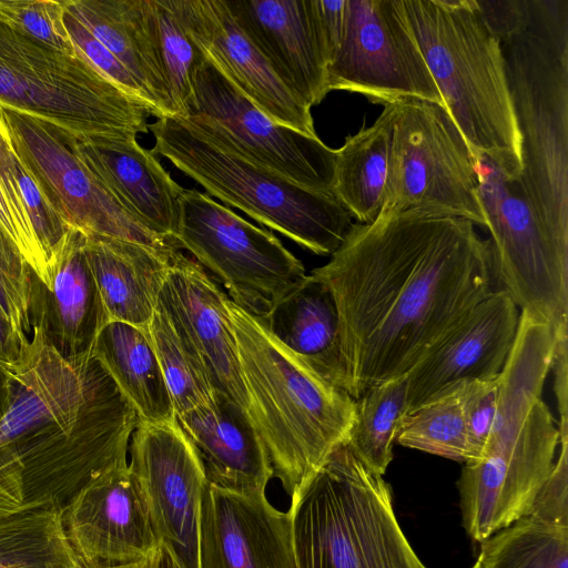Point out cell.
<instances>
[{
    "label": "cell",
    "mask_w": 568,
    "mask_h": 568,
    "mask_svg": "<svg viewBox=\"0 0 568 568\" xmlns=\"http://www.w3.org/2000/svg\"><path fill=\"white\" fill-rule=\"evenodd\" d=\"M336 304L343 389L407 375L495 288L490 240L468 220L383 210L353 223L329 261L312 271Z\"/></svg>",
    "instance_id": "1"
},
{
    "label": "cell",
    "mask_w": 568,
    "mask_h": 568,
    "mask_svg": "<svg viewBox=\"0 0 568 568\" xmlns=\"http://www.w3.org/2000/svg\"><path fill=\"white\" fill-rule=\"evenodd\" d=\"M555 345L550 326L521 311L498 376L491 430L480 456L465 463L457 483L463 526L475 541L528 514L554 469L560 432L541 392Z\"/></svg>",
    "instance_id": "2"
},
{
    "label": "cell",
    "mask_w": 568,
    "mask_h": 568,
    "mask_svg": "<svg viewBox=\"0 0 568 568\" xmlns=\"http://www.w3.org/2000/svg\"><path fill=\"white\" fill-rule=\"evenodd\" d=\"M227 310L254 425L273 476L292 495L346 440L355 419V399L231 298Z\"/></svg>",
    "instance_id": "3"
},
{
    "label": "cell",
    "mask_w": 568,
    "mask_h": 568,
    "mask_svg": "<svg viewBox=\"0 0 568 568\" xmlns=\"http://www.w3.org/2000/svg\"><path fill=\"white\" fill-rule=\"evenodd\" d=\"M500 47L520 139L517 183L568 256V0H529L526 26Z\"/></svg>",
    "instance_id": "4"
},
{
    "label": "cell",
    "mask_w": 568,
    "mask_h": 568,
    "mask_svg": "<svg viewBox=\"0 0 568 568\" xmlns=\"http://www.w3.org/2000/svg\"><path fill=\"white\" fill-rule=\"evenodd\" d=\"M402 6L444 108L473 156H486L517 182L520 139L505 60L476 0H402Z\"/></svg>",
    "instance_id": "5"
},
{
    "label": "cell",
    "mask_w": 568,
    "mask_h": 568,
    "mask_svg": "<svg viewBox=\"0 0 568 568\" xmlns=\"http://www.w3.org/2000/svg\"><path fill=\"white\" fill-rule=\"evenodd\" d=\"M154 154L166 158L206 192L317 255H332L352 215L334 194L302 186L184 118L149 125Z\"/></svg>",
    "instance_id": "6"
},
{
    "label": "cell",
    "mask_w": 568,
    "mask_h": 568,
    "mask_svg": "<svg viewBox=\"0 0 568 568\" xmlns=\"http://www.w3.org/2000/svg\"><path fill=\"white\" fill-rule=\"evenodd\" d=\"M291 496L298 568H427L396 519L389 485L345 442Z\"/></svg>",
    "instance_id": "7"
},
{
    "label": "cell",
    "mask_w": 568,
    "mask_h": 568,
    "mask_svg": "<svg viewBox=\"0 0 568 568\" xmlns=\"http://www.w3.org/2000/svg\"><path fill=\"white\" fill-rule=\"evenodd\" d=\"M0 104L48 120L75 135L123 136L149 131L144 106L79 52L53 49L1 19Z\"/></svg>",
    "instance_id": "8"
},
{
    "label": "cell",
    "mask_w": 568,
    "mask_h": 568,
    "mask_svg": "<svg viewBox=\"0 0 568 568\" xmlns=\"http://www.w3.org/2000/svg\"><path fill=\"white\" fill-rule=\"evenodd\" d=\"M389 104L392 141L383 210L460 217L486 226L474 156L446 109L422 99Z\"/></svg>",
    "instance_id": "9"
},
{
    "label": "cell",
    "mask_w": 568,
    "mask_h": 568,
    "mask_svg": "<svg viewBox=\"0 0 568 568\" xmlns=\"http://www.w3.org/2000/svg\"><path fill=\"white\" fill-rule=\"evenodd\" d=\"M178 209V247L189 251L252 315L264 316L306 276L302 262L272 232L210 195L183 189Z\"/></svg>",
    "instance_id": "10"
},
{
    "label": "cell",
    "mask_w": 568,
    "mask_h": 568,
    "mask_svg": "<svg viewBox=\"0 0 568 568\" xmlns=\"http://www.w3.org/2000/svg\"><path fill=\"white\" fill-rule=\"evenodd\" d=\"M135 409L98 366L77 419L59 426L18 457L23 507L60 510L88 483L128 463Z\"/></svg>",
    "instance_id": "11"
},
{
    "label": "cell",
    "mask_w": 568,
    "mask_h": 568,
    "mask_svg": "<svg viewBox=\"0 0 568 568\" xmlns=\"http://www.w3.org/2000/svg\"><path fill=\"white\" fill-rule=\"evenodd\" d=\"M478 195L491 234L497 277L515 304L545 321L555 347L567 345L568 256L549 241L516 181L474 156Z\"/></svg>",
    "instance_id": "12"
},
{
    "label": "cell",
    "mask_w": 568,
    "mask_h": 568,
    "mask_svg": "<svg viewBox=\"0 0 568 568\" xmlns=\"http://www.w3.org/2000/svg\"><path fill=\"white\" fill-rule=\"evenodd\" d=\"M16 152L54 212L85 235L180 251L130 213L87 166L73 145V133L38 116L0 104Z\"/></svg>",
    "instance_id": "13"
},
{
    "label": "cell",
    "mask_w": 568,
    "mask_h": 568,
    "mask_svg": "<svg viewBox=\"0 0 568 568\" xmlns=\"http://www.w3.org/2000/svg\"><path fill=\"white\" fill-rule=\"evenodd\" d=\"M388 104L422 99L444 106L405 17L402 0H345L327 69V91Z\"/></svg>",
    "instance_id": "14"
},
{
    "label": "cell",
    "mask_w": 568,
    "mask_h": 568,
    "mask_svg": "<svg viewBox=\"0 0 568 568\" xmlns=\"http://www.w3.org/2000/svg\"><path fill=\"white\" fill-rule=\"evenodd\" d=\"M184 119L293 182L334 194L336 150L318 136L275 123L206 53L194 70L193 95Z\"/></svg>",
    "instance_id": "15"
},
{
    "label": "cell",
    "mask_w": 568,
    "mask_h": 568,
    "mask_svg": "<svg viewBox=\"0 0 568 568\" xmlns=\"http://www.w3.org/2000/svg\"><path fill=\"white\" fill-rule=\"evenodd\" d=\"M130 468L145 494L161 545L181 568H200L204 487L202 462L176 419L139 423L130 440Z\"/></svg>",
    "instance_id": "16"
},
{
    "label": "cell",
    "mask_w": 568,
    "mask_h": 568,
    "mask_svg": "<svg viewBox=\"0 0 568 568\" xmlns=\"http://www.w3.org/2000/svg\"><path fill=\"white\" fill-rule=\"evenodd\" d=\"M59 513L84 568L136 564L160 545L145 494L128 463L92 479Z\"/></svg>",
    "instance_id": "17"
},
{
    "label": "cell",
    "mask_w": 568,
    "mask_h": 568,
    "mask_svg": "<svg viewBox=\"0 0 568 568\" xmlns=\"http://www.w3.org/2000/svg\"><path fill=\"white\" fill-rule=\"evenodd\" d=\"M518 306L497 288L480 301L407 373L406 412L497 378L514 345Z\"/></svg>",
    "instance_id": "18"
},
{
    "label": "cell",
    "mask_w": 568,
    "mask_h": 568,
    "mask_svg": "<svg viewBox=\"0 0 568 568\" xmlns=\"http://www.w3.org/2000/svg\"><path fill=\"white\" fill-rule=\"evenodd\" d=\"M235 22L310 109L327 91L329 47L317 0H224Z\"/></svg>",
    "instance_id": "19"
},
{
    "label": "cell",
    "mask_w": 568,
    "mask_h": 568,
    "mask_svg": "<svg viewBox=\"0 0 568 568\" xmlns=\"http://www.w3.org/2000/svg\"><path fill=\"white\" fill-rule=\"evenodd\" d=\"M195 44L271 120L317 136L311 109L275 73L224 0H172Z\"/></svg>",
    "instance_id": "20"
},
{
    "label": "cell",
    "mask_w": 568,
    "mask_h": 568,
    "mask_svg": "<svg viewBox=\"0 0 568 568\" xmlns=\"http://www.w3.org/2000/svg\"><path fill=\"white\" fill-rule=\"evenodd\" d=\"M200 568H298L290 513L264 494L242 495L206 483L201 506Z\"/></svg>",
    "instance_id": "21"
},
{
    "label": "cell",
    "mask_w": 568,
    "mask_h": 568,
    "mask_svg": "<svg viewBox=\"0 0 568 568\" xmlns=\"http://www.w3.org/2000/svg\"><path fill=\"white\" fill-rule=\"evenodd\" d=\"M229 298L196 261L180 251L173 255L159 302L186 332L216 392L235 403L253 422L229 316Z\"/></svg>",
    "instance_id": "22"
},
{
    "label": "cell",
    "mask_w": 568,
    "mask_h": 568,
    "mask_svg": "<svg viewBox=\"0 0 568 568\" xmlns=\"http://www.w3.org/2000/svg\"><path fill=\"white\" fill-rule=\"evenodd\" d=\"M85 234L71 229L45 286L31 272L30 323L67 359L92 355L94 342L108 324L84 253Z\"/></svg>",
    "instance_id": "23"
},
{
    "label": "cell",
    "mask_w": 568,
    "mask_h": 568,
    "mask_svg": "<svg viewBox=\"0 0 568 568\" xmlns=\"http://www.w3.org/2000/svg\"><path fill=\"white\" fill-rule=\"evenodd\" d=\"M73 145L87 166L130 213L176 245L178 201L183 187L151 150L138 143L136 135L73 134Z\"/></svg>",
    "instance_id": "24"
},
{
    "label": "cell",
    "mask_w": 568,
    "mask_h": 568,
    "mask_svg": "<svg viewBox=\"0 0 568 568\" xmlns=\"http://www.w3.org/2000/svg\"><path fill=\"white\" fill-rule=\"evenodd\" d=\"M210 485L242 495L264 494L273 469L252 419L230 398L214 399L178 415Z\"/></svg>",
    "instance_id": "25"
},
{
    "label": "cell",
    "mask_w": 568,
    "mask_h": 568,
    "mask_svg": "<svg viewBox=\"0 0 568 568\" xmlns=\"http://www.w3.org/2000/svg\"><path fill=\"white\" fill-rule=\"evenodd\" d=\"M65 9L130 72L149 114L158 119L173 116L152 0H65Z\"/></svg>",
    "instance_id": "26"
},
{
    "label": "cell",
    "mask_w": 568,
    "mask_h": 568,
    "mask_svg": "<svg viewBox=\"0 0 568 568\" xmlns=\"http://www.w3.org/2000/svg\"><path fill=\"white\" fill-rule=\"evenodd\" d=\"M532 508L480 544V568H568V437Z\"/></svg>",
    "instance_id": "27"
},
{
    "label": "cell",
    "mask_w": 568,
    "mask_h": 568,
    "mask_svg": "<svg viewBox=\"0 0 568 568\" xmlns=\"http://www.w3.org/2000/svg\"><path fill=\"white\" fill-rule=\"evenodd\" d=\"M176 252H163L113 237L85 235L84 253L108 323L148 327Z\"/></svg>",
    "instance_id": "28"
},
{
    "label": "cell",
    "mask_w": 568,
    "mask_h": 568,
    "mask_svg": "<svg viewBox=\"0 0 568 568\" xmlns=\"http://www.w3.org/2000/svg\"><path fill=\"white\" fill-rule=\"evenodd\" d=\"M257 318L294 355L343 389L338 313L324 283L306 275Z\"/></svg>",
    "instance_id": "29"
},
{
    "label": "cell",
    "mask_w": 568,
    "mask_h": 568,
    "mask_svg": "<svg viewBox=\"0 0 568 568\" xmlns=\"http://www.w3.org/2000/svg\"><path fill=\"white\" fill-rule=\"evenodd\" d=\"M92 356L135 409L139 423L159 424L176 419L146 327L108 323L94 342Z\"/></svg>",
    "instance_id": "30"
},
{
    "label": "cell",
    "mask_w": 568,
    "mask_h": 568,
    "mask_svg": "<svg viewBox=\"0 0 568 568\" xmlns=\"http://www.w3.org/2000/svg\"><path fill=\"white\" fill-rule=\"evenodd\" d=\"M0 185L14 217L19 248L49 286L57 256L71 230L45 200L20 159L0 115Z\"/></svg>",
    "instance_id": "31"
},
{
    "label": "cell",
    "mask_w": 568,
    "mask_h": 568,
    "mask_svg": "<svg viewBox=\"0 0 568 568\" xmlns=\"http://www.w3.org/2000/svg\"><path fill=\"white\" fill-rule=\"evenodd\" d=\"M390 141L388 103L373 125L348 136L336 150L334 194L358 223H372L385 205Z\"/></svg>",
    "instance_id": "32"
},
{
    "label": "cell",
    "mask_w": 568,
    "mask_h": 568,
    "mask_svg": "<svg viewBox=\"0 0 568 568\" xmlns=\"http://www.w3.org/2000/svg\"><path fill=\"white\" fill-rule=\"evenodd\" d=\"M0 568H84L52 507H22L0 518Z\"/></svg>",
    "instance_id": "33"
},
{
    "label": "cell",
    "mask_w": 568,
    "mask_h": 568,
    "mask_svg": "<svg viewBox=\"0 0 568 568\" xmlns=\"http://www.w3.org/2000/svg\"><path fill=\"white\" fill-rule=\"evenodd\" d=\"M146 328L166 383L175 417L211 403L219 392L214 388L186 332L159 300Z\"/></svg>",
    "instance_id": "34"
},
{
    "label": "cell",
    "mask_w": 568,
    "mask_h": 568,
    "mask_svg": "<svg viewBox=\"0 0 568 568\" xmlns=\"http://www.w3.org/2000/svg\"><path fill=\"white\" fill-rule=\"evenodd\" d=\"M407 377L366 389L355 399V419L345 440L371 470L384 475L393 459V444L406 412Z\"/></svg>",
    "instance_id": "35"
},
{
    "label": "cell",
    "mask_w": 568,
    "mask_h": 568,
    "mask_svg": "<svg viewBox=\"0 0 568 568\" xmlns=\"http://www.w3.org/2000/svg\"><path fill=\"white\" fill-rule=\"evenodd\" d=\"M395 443L457 462L471 460L459 393L405 414L399 420Z\"/></svg>",
    "instance_id": "36"
},
{
    "label": "cell",
    "mask_w": 568,
    "mask_h": 568,
    "mask_svg": "<svg viewBox=\"0 0 568 568\" xmlns=\"http://www.w3.org/2000/svg\"><path fill=\"white\" fill-rule=\"evenodd\" d=\"M159 57L173 116L185 118L193 95V74L205 53L185 29L172 0H152Z\"/></svg>",
    "instance_id": "37"
},
{
    "label": "cell",
    "mask_w": 568,
    "mask_h": 568,
    "mask_svg": "<svg viewBox=\"0 0 568 568\" xmlns=\"http://www.w3.org/2000/svg\"><path fill=\"white\" fill-rule=\"evenodd\" d=\"M65 0H0V19L14 30L59 51L75 54L63 22Z\"/></svg>",
    "instance_id": "38"
},
{
    "label": "cell",
    "mask_w": 568,
    "mask_h": 568,
    "mask_svg": "<svg viewBox=\"0 0 568 568\" xmlns=\"http://www.w3.org/2000/svg\"><path fill=\"white\" fill-rule=\"evenodd\" d=\"M32 268L0 224V306L23 338L30 339V292Z\"/></svg>",
    "instance_id": "39"
},
{
    "label": "cell",
    "mask_w": 568,
    "mask_h": 568,
    "mask_svg": "<svg viewBox=\"0 0 568 568\" xmlns=\"http://www.w3.org/2000/svg\"><path fill=\"white\" fill-rule=\"evenodd\" d=\"M63 22L77 51L98 72L148 111L142 91L125 67L67 9Z\"/></svg>",
    "instance_id": "40"
},
{
    "label": "cell",
    "mask_w": 568,
    "mask_h": 568,
    "mask_svg": "<svg viewBox=\"0 0 568 568\" xmlns=\"http://www.w3.org/2000/svg\"><path fill=\"white\" fill-rule=\"evenodd\" d=\"M458 393L474 460L480 456L494 424L498 377L468 383Z\"/></svg>",
    "instance_id": "41"
},
{
    "label": "cell",
    "mask_w": 568,
    "mask_h": 568,
    "mask_svg": "<svg viewBox=\"0 0 568 568\" xmlns=\"http://www.w3.org/2000/svg\"><path fill=\"white\" fill-rule=\"evenodd\" d=\"M480 16L499 43L520 31L529 18V0H476Z\"/></svg>",
    "instance_id": "42"
},
{
    "label": "cell",
    "mask_w": 568,
    "mask_h": 568,
    "mask_svg": "<svg viewBox=\"0 0 568 568\" xmlns=\"http://www.w3.org/2000/svg\"><path fill=\"white\" fill-rule=\"evenodd\" d=\"M23 507L20 467L0 462V518Z\"/></svg>",
    "instance_id": "43"
},
{
    "label": "cell",
    "mask_w": 568,
    "mask_h": 568,
    "mask_svg": "<svg viewBox=\"0 0 568 568\" xmlns=\"http://www.w3.org/2000/svg\"><path fill=\"white\" fill-rule=\"evenodd\" d=\"M27 341L16 331L0 306V365L7 367L17 363Z\"/></svg>",
    "instance_id": "44"
},
{
    "label": "cell",
    "mask_w": 568,
    "mask_h": 568,
    "mask_svg": "<svg viewBox=\"0 0 568 568\" xmlns=\"http://www.w3.org/2000/svg\"><path fill=\"white\" fill-rule=\"evenodd\" d=\"M135 568H181L170 551L159 545L156 549L144 560L138 562Z\"/></svg>",
    "instance_id": "45"
},
{
    "label": "cell",
    "mask_w": 568,
    "mask_h": 568,
    "mask_svg": "<svg viewBox=\"0 0 568 568\" xmlns=\"http://www.w3.org/2000/svg\"><path fill=\"white\" fill-rule=\"evenodd\" d=\"M0 224L4 227L8 234L13 239L16 244H19V234L14 217L10 210L9 203L0 185ZM19 247V245H18Z\"/></svg>",
    "instance_id": "46"
},
{
    "label": "cell",
    "mask_w": 568,
    "mask_h": 568,
    "mask_svg": "<svg viewBox=\"0 0 568 568\" xmlns=\"http://www.w3.org/2000/svg\"><path fill=\"white\" fill-rule=\"evenodd\" d=\"M9 376L7 367L0 365V418L8 404Z\"/></svg>",
    "instance_id": "47"
},
{
    "label": "cell",
    "mask_w": 568,
    "mask_h": 568,
    "mask_svg": "<svg viewBox=\"0 0 568 568\" xmlns=\"http://www.w3.org/2000/svg\"><path fill=\"white\" fill-rule=\"evenodd\" d=\"M136 564H131V565H125V566H118V567H111V568H135Z\"/></svg>",
    "instance_id": "48"
},
{
    "label": "cell",
    "mask_w": 568,
    "mask_h": 568,
    "mask_svg": "<svg viewBox=\"0 0 568 568\" xmlns=\"http://www.w3.org/2000/svg\"><path fill=\"white\" fill-rule=\"evenodd\" d=\"M471 568H480V564H479L478 559L476 560V562L474 564V566Z\"/></svg>",
    "instance_id": "49"
}]
</instances>
